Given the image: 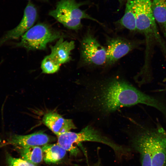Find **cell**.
<instances>
[{
  "label": "cell",
  "mask_w": 166,
  "mask_h": 166,
  "mask_svg": "<svg viewBox=\"0 0 166 166\" xmlns=\"http://www.w3.org/2000/svg\"><path fill=\"white\" fill-rule=\"evenodd\" d=\"M165 135L166 136V131L165 132Z\"/></svg>",
  "instance_id": "cell-22"
},
{
  "label": "cell",
  "mask_w": 166,
  "mask_h": 166,
  "mask_svg": "<svg viewBox=\"0 0 166 166\" xmlns=\"http://www.w3.org/2000/svg\"><path fill=\"white\" fill-rule=\"evenodd\" d=\"M50 137L42 132L22 135L13 134L10 136L9 142L16 146L27 147L44 146L50 141Z\"/></svg>",
  "instance_id": "cell-12"
},
{
  "label": "cell",
  "mask_w": 166,
  "mask_h": 166,
  "mask_svg": "<svg viewBox=\"0 0 166 166\" xmlns=\"http://www.w3.org/2000/svg\"><path fill=\"white\" fill-rule=\"evenodd\" d=\"M136 41L120 37L110 38L107 42L106 63L112 65L138 45Z\"/></svg>",
  "instance_id": "cell-9"
},
{
  "label": "cell",
  "mask_w": 166,
  "mask_h": 166,
  "mask_svg": "<svg viewBox=\"0 0 166 166\" xmlns=\"http://www.w3.org/2000/svg\"><path fill=\"white\" fill-rule=\"evenodd\" d=\"M38 17V12L35 5L31 1L28 2L23 15L19 24L14 28L6 31L0 38V47L7 42L20 38L31 28Z\"/></svg>",
  "instance_id": "cell-8"
},
{
  "label": "cell",
  "mask_w": 166,
  "mask_h": 166,
  "mask_svg": "<svg viewBox=\"0 0 166 166\" xmlns=\"http://www.w3.org/2000/svg\"><path fill=\"white\" fill-rule=\"evenodd\" d=\"M57 137V143L72 155H75L78 152L77 146L85 141L105 144L111 148L115 154L120 153L123 149L122 145L117 144L105 134L100 126L91 122L78 132L70 131Z\"/></svg>",
  "instance_id": "cell-2"
},
{
  "label": "cell",
  "mask_w": 166,
  "mask_h": 166,
  "mask_svg": "<svg viewBox=\"0 0 166 166\" xmlns=\"http://www.w3.org/2000/svg\"><path fill=\"white\" fill-rule=\"evenodd\" d=\"M80 51V61L82 65L99 66L106 63V49L90 33L82 38Z\"/></svg>",
  "instance_id": "cell-6"
},
{
  "label": "cell",
  "mask_w": 166,
  "mask_h": 166,
  "mask_svg": "<svg viewBox=\"0 0 166 166\" xmlns=\"http://www.w3.org/2000/svg\"><path fill=\"white\" fill-rule=\"evenodd\" d=\"M75 46L74 42L64 41L63 37L58 39L53 46H50V55L59 64L68 62L71 60V52Z\"/></svg>",
  "instance_id": "cell-13"
},
{
  "label": "cell",
  "mask_w": 166,
  "mask_h": 166,
  "mask_svg": "<svg viewBox=\"0 0 166 166\" xmlns=\"http://www.w3.org/2000/svg\"><path fill=\"white\" fill-rule=\"evenodd\" d=\"M81 85L79 109L99 126L120 109L140 105L142 91L121 75L88 76Z\"/></svg>",
  "instance_id": "cell-1"
},
{
  "label": "cell",
  "mask_w": 166,
  "mask_h": 166,
  "mask_svg": "<svg viewBox=\"0 0 166 166\" xmlns=\"http://www.w3.org/2000/svg\"><path fill=\"white\" fill-rule=\"evenodd\" d=\"M151 7L156 22L166 38V0H152Z\"/></svg>",
  "instance_id": "cell-15"
},
{
  "label": "cell",
  "mask_w": 166,
  "mask_h": 166,
  "mask_svg": "<svg viewBox=\"0 0 166 166\" xmlns=\"http://www.w3.org/2000/svg\"><path fill=\"white\" fill-rule=\"evenodd\" d=\"M165 90L166 91V85L165 86Z\"/></svg>",
  "instance_id": "cell-23"
},
{
  "label": "cell",
  "mask_w": 166,
  "mask_h": 166,
  "mask_svg": "<svg viewBox=\"0 0 166 166\" xmlns=\"http://www.w3.org/2000/svg\"><path fill=\"white\" fill-rule=\"evenodd\" d=\"M159 123H149L148 132L152 166H166V136Z\"/></svg>",
  "instance_id": "cell-7"
},
{
  "label": "cell",
  "mask_w": 166,
  "mask_h": 166,
  "mask_svg": "<svg viewBox=\"0 0 166 166\" xmlns=\"http://www.w3.org/2000/svg\"><path fill=\"white\" fill-rule=\"evenodd\" d=\"M136 31L141 32L146 27L156 24L152 9L151 0H133Z\"/></svg>",
  "instance_id": "cell-10"
},
{
  "label": "cell",
  "mask_w": 166,
  "mask_h": 166,
  "mask_svg": "<svg viewBox=\"0 0 166 166\" xmlns=\"http://www.w3.org/2000/svg\"><path fill=\"white\" fill-rule=\"evenodd\" d=\"M43 122L57 136L77 128L72 120L63 118L57 113H48L43 117Z\"/></svg>",
  "instance_id": "cell-11"
},
{
  "label": "cell",
  "mask_w": 166,
  "mask_h": 166,
  "mask_svg": "<svg viewBox=\"0 0 166 166\" xmlns=\"http://www.w3.org/2000/svg\"><path fill=\"white\" fill-rule=\"evenodd\" d=\"M117 22L122 26L131 31H136L133 0H127L124 14Z\"/></svg>",
  "instance_id": "cell-17"
},
{
  "label": "cell",
  "mask_w": 166,
  "mask_h": 166,
  "mask_svg": "<svg viewBox=\"0 0 166 166\" xmlns=\"http://www.w3.org/2000/svg\"><path fill=\"white\" fill-rule=\"evenodd\" d=\"M62 36L47 24L39 23L26 32L14 46L28 51L43 50L46 49L48 43L63 37Z\"/></svg>",
  "instance_id": "cell-5"
},
{
  "label": "cell",
  "mask_w": 166,
  "mask_h": 166,
  "mask_svg": "<svg viewBox=\"0 0 166 166\" xmlns=\"http://www.w3.org/2000/svg\"><path fill=\"white\" fill-rule=\"evenodd\" d=\"M43 159L47 163H55L65 156L66 150L57 143L46 144L42 148Z\"/></svg>",
  "instance_id": "cell-14"
},
{
  "label": "cell",
  "mask_w": 166,
  "mask_h": 166,
  "mask_svg": "<svg viewBox=\"0 0 166 166\" xmlns=\"http://www.w3.org/2000/svg\"><path fill=\"white\" fill-rule=\"evenodd\" d=\"M118 1L120 3H121L124 1V0H118Z\"/></svg>",
  "instance_id": "cell-21"
},
{
  "label": "cell",
  "mask_w": 166,
  "mask_h": 166,
  "mask_svg": "<svg viewBox=\"0 0 166 166\" xmlns=\"http://www.w3.org/2000/svg\"><path fill=\"white\" fill-rule=\"evenodd\" d=\"M8 166H35L22 159L13 157L9 155L7 156Z\"/></svg>",
  "instance_id": "cell-19"
},
{
  "label": "cell",
  "mask_w": 166,
  "mask_h": 166,
  "mask_svg": "<svg viewBox=\"0 0 166 166\" xmlns=\"http://www.w3.org/2000/svg\"><path fill=\"white\" fill-rule=\"evenodd\" d=\"M61 65L49 54L46 56L42 60L41 69L43 73L52 74L59 70Z\"/></svg>",
  "instance_id": "cell-18"
},
{
  "label": "cell",
  "mask_w": 166,
  "mask_h": 166,
  "mask_svg": "<svg viewBox=\"0 0 166 166\" xmlns=\"http://www.w3.org/2000/svg\"><path fill=\"white\" fill-rule=\"evenodd\" d=\"M28 0L29 1H30L32 0ZM37 0V1H40V2H48V0Z\"/></svg>",
  "instance_id": "cell-20"
},
{
  "label": "cell",
  "mask_w": 166,
  "mask_h": 166,
  "mask_svg": "<svg viewBox=\"0 0 166 166\" xmlns=\"http://www.w3.org/2000/svg\"><path fill=\"white\" fill-rule=\"evenodd\" d=\"M16 149L22 159L33 164L40 163L43 158L42 148L39 146H17Z\"/></svg>",
  "instance_id": "cell-16"
},
{
  "label": "cell",
  "mask_w": 166,
  "mask_h": 166,
  "mask_svg": "<svg viewBox=\"0 0 166 166\" xmlns=\"http://www.w3.org/2000/svg\"><path fill=\"white\" fill-rule=\"evenodd\" d=\"M127 121L122 130L127 136L130 149L139 154L141 166H152L148 132L149 123L136 117Z\"/></svg>",
  "instance_id": "cell-3"
},
{
  "label": "cell",
  "mask_w": 166,
  "mask_h": 166,
  "mask_svg": "<svg viewBox=\"0 0 166 166\" xmlns=\"http://www.w3.org/2000/svg\"><path fill=\"white\" fill-rule=\"evenodd\" d=\"M85 2H77L76 0H60L54 9L49 12L53 17L66 28L77 30L82 27L81 20L87 19L101 24L97 20L90 16L80 7Z\"/></svg>",
  "instance_id": "cell-4"
}]
</instances>
